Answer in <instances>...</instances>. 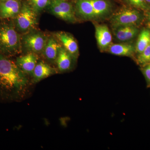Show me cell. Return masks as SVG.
<instances>
[{"label":"cell","instance_id":"obj_1","mask_svg":"<svg viewBox=\"0 0 150 150\" xmlns=\"http://www.w3.org/2000/svg\"><path fill=\"white\" fill-rule=\"evenodd\" d=\"M28 83L26 74L16 62L0 53V99L11 100L20 98Z\"/></svg>","mask_w":150,"mask_h":150},{"label":"cell","instance_id":"obj_2","mask_svg":"<svg viewBox=\"0 0 150 150\" xmlns=\"http://www.w3.org/2000/svg\"><path fill=\"white\" fill-rule=\"evenodd\" d=\"M22 47L21 38L13 23H0V53L13 56L21 52Z\"/></svg>","mask_w":150,"mask_h":150},{"label":"cell","instance_id":"obj_3","mask_svg":"<svg viewBox=\"0 0 150 150\" xmlns=\"http://www.w3.org/2000/svg\"><path fill=\"white\" fill-rule=\"evenodd\" d=\"M37 14L28 4H22L20 11L13 18L17 30L25 33L34 30L38 24Z\"/></svg>","mask_w":150,"mask_h":150},{"label":"cell","instance_id":"obj_4","mask_svg":"<svg viewBox=\"0 0 150 150\" xmlns=\"http://www.w3.org/2000/svg\"><path fill=\"white\" fill-rule=\"evenodd\" d=\"M34 30L25 33V34L21 38L22 46H23L28 52L42 54L48 37L43 32Z\"/></svg>","mask_w":150,"mask_h":150},{"label":"cell","instance_id":"obj_5","mask_svg":"<svg viewBox=\"0 0 150 150\" xmlns=\"http://www.w3.org/2000/svg\"><path fill=\"white\" fill-rule=\"evenodd\" d=\"M48 8L51 13L58 18L72 23L77 21L75 8L67 0H51Z\"/></svg>","mask_w":150,"mask_h":150},{"label":"cell","instance_id":"obj_6","mask_svg":"<svg viewBox=\"0 0 150 150\" xmlns=\"http://www.w3.org/2000/svg\"><path fill=\"white\" fill-rule=\"evenodd\" d=\"M141 14L135 9L123 8L112 16L110 22L114 28L126 25H134L140 21Z\"/></svg>","mask_w":150,"mask_h":150},{"label":"cell","instance_id":"obj_7","mask_svg":"<svg viewBox=\"0 0 150 150\" xmlns=\"http://www.w3.org/2000/svg\"><path fill=\"white\" fill-rule=\"evenodd\" d=\"M62 46L74 58H77L79 50L77 42L72 35L68 33L60 31L54 34Z\"/></svg>","mask_w":150,"mask_h":150},{"label":"cell","instance_id":"obj_8","mask_svg":"<svg viewBox=\"0 0 150 150\" xmlns=\"http://www.w3.org/2000/svg\"><path fill=\"white\" fill-rule=\"evenodd\" d=\"M38 62L37 54L31 52H28L25 55L19 56L16 62V64L23 73L31 76Z\"/></svg>","mask_w":150,"mask_h":150},{"label":"cell","instance_id":"obj_9","mask_svg":"<svg viewBox=\"0 0 150 150\" xmlns=\"http://www.w3.org/2000/svg\"><path fill=\"white\" fill-rule=\"evenodd\" d=\"M21 6L20 0H9L0 3V18H14L20 11Z\"/></svg>","mask_w":150,"mask_h":150},{"label":"cell","instance_id":"obj_10","mask_svg":"<svg viewBox=\"0 0 150 150\" xmlns=\"http://www.w3.org/2000/svg\"><path fill=\"white\" fill-rule=\"evenodd\" d=\"M62 46V44L55 35L49 36L42 54L47 61L54 63L56 62Z\"/></svg>","mask_w":150,"mask_h":150},{"label":"cell","instance_id":"obj_11","mask_svg":"<svg viewBox=\"0 0 150 150\" xmlns=\"http://www.w3.org/2000/svg\"><path fill=\"white\" fill-rule=\"evenodd\" d=\"M97 42L99 48L103 50L108 48L112 42V37L109 28L105 25H99L95 28Z\"/></svg>","mask_w":150,"mask_h":150},{"label":"cell","instance_id":"obj_12","mask_svg":"<svg viewBox=\"0 0 150 150\" xmlns=\"http://www.w3.org/2000/svg\"><path fill=\"white\" fill-rule=\"evenodd\" d=\"M56 73V70L47 63L43 62H38L33 73V82L37 83Z\"/></svg>","mask_w":150,"mask_h":150},{"label":"cell","instance_id":"obj_13","mask_svg":"<svg viewBox=\"0 0 150 150\" xmlns=\"http://www.w3.org/2000/svg\"><path fill=\"white\" fill-rule=\"evenodd\" d=\"M75 8L76 14L77 13L83 19H96L90 0H76Z\"/></svg>","mask_w":150,"mask_h":150},{"label":"cell","instance_id":"obj_14","mask_svg":"<svg viewBox=\"0 0 150 150\" xmlns=\"http://www.w3.org/2000/svg\"><path fill=\"white\" fill-rule=\"evenodd\" d=\"M138 30L134 25H126L115 28L114 33L117 40L121 41L131 40L137 35Z\"/></svg>","mask_w":150,"mask_h":150},{"label":"cell","instance_id":"obj_15","mask_svg":"<svg viewBox=\"0 0 150 150\" xmlns=\"http://www.w3.org/2000/svg\"><path fill=\"white\" fill-rule=\"evenodd\" d=\"M73 58L72 56L62 46L56 62L59 71L65 72L69 70L71 67Z\"/></svg>","mask_w":150,"mask_h":150},{"label":"cell","instance_id":"obj_16","mask_svg":"<svg viewBox=\"0 0 150 150\" xmlns=\"http://www.w3.org/2000/svg\"><path fill=\"white\" fill-rule=\"evenodd\" d=\"M135 51L134 46L128 43L113 44L108 48V52L110 54L119 56H131Z\"/></svg>","mask_w":150,"mask_h":150},{"label":"cell","instance_id":"obj_17","mask_svg":"<svg viewBox=\"0 0 150 150\" xmlns=\"http://www.w3.org/2000/svg\"><path fill=\"white\" fill-rule=\"evenodd\" d=\"M94 11L96 18L103 17L109 13L111 9L110 3L106 0H90Z\"/></svg>","mask_w":150,"mask_h":150},{"label":"cell","instance_id":"obj_18","mask_svg":"<svg viewBox=\"0 0 150 150\" xmlns=\"http://www.w3.org/2000/svg\"><path fill=\"white\" fill-rule=\"evenodd\" d=\"M150 43V31L144 29L140 33L136 44L135 51L140 54Z\"/></svg>","mask_w":150,"mask_h":150},{"label":"cell","instance_id":"obj_19","mask_svg":"<svg viewBox=\"0 0 150 150\" xmlns=\"http://www.w3.org/2000/svg\"><path fill=\"white\" fill-rule=\"evenodd\" d=\"M51 0H28V4L37 13L48 7Z\"/></svg>","mask_w":150,"mask_h":150},{"label":"cell","instance_id":"obj_20","mask_svg":"<svg viewBox=\"0 0 150 150\" xmlns=\"http://www.w3.org/2000/svg\"><path fill=\"white\" fill-rule=\"evenodd\" d=\"M138 62L140 64L145 65L150 63V43L138 57Z\"/></svg>","mask_w":150,"mask_h":150},{"label":"cell","instance_id":"obj_21","mask_svg":"<svg viewBox=\"0 0 150 150\" xmlns=\"http://www.w3.org/2000/svg\"><path fill=\"white\" fill-rule=\"evenodd\" d=\"M124 1L131 6L142 10H147L149 6L146 0H124Z\"/></svg>","mask_w":150,"mask_h":150},{"label":"cell","instance_id":"obj_22","mask_svg":"<svg viewBox=\"0 0 150 150\" xmlns=\"http://www.w3.org/2000/svg\"><path fill=\"white\" fill-rule=\"evenodd\" d=\"M144 73L147 80L150 83V64L144 69Z\"/></svg>","mask_w":150,"mask_h":150},{"label":"cell","instance_id":"obj_23","mask_svg":"<svg viewBox=\"0 0 150 150\" xmlns=\"http://www.w3.org/2000/svg\"><path fill=\"white\" fill-rule=\"evenodd\" d=\"M148 4H150V0H146Z\"/></svg>","mask_w":150,"mask_h":150},{"label":"cell","instance_id":"obj_24","mask_svg":"<svg viewBox=\"0 0 150 150\" xmlns=\"http://www.w3.org/2000/svg\"><path fill=\"white\" fill-rule=\"evenodd\" d=\"M9 1V0H0V3L2 2L6 1Z\"/></svg>","mask_w":150,"mask_h":150},{"label":"cell","instance_id":"obj_25","mask_svg":"<svg viewBox=\"0 0 150 150\" xmlns=\"http://www.w3.org/2000/svg\"><path fill=\"white\" fill-rule=\"evenodd\" d=\"M67 1H69V0H67Z\"/></svg>","mask_w":150,"mask_h":150}]
</instances>
